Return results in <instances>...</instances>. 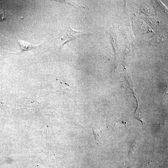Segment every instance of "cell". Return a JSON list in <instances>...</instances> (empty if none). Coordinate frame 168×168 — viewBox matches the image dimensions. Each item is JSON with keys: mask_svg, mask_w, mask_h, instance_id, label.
<instances>
[{"mask_svg": "<svg viewBox=\"0 0 168 168\" xmlns=\"http://www.w3.org/2000/svg\"><path fill=\"white\" fill-rule=\"evenodd\" d=\"M1 41L0 40V45H1Z\"/></svg>", "mask_w": 168, "mask_h": 168, "instance_id": "4", "label": "cell"}, {"mask_svg": "<svg viewBox=\"0 0 168 168\" xmlns=\"http://www.w3.org/2000/svg\"><path fill=\"white\" fill-rule=\"evenodd\" d=\"M85 34H86L82 32L73 30L69 26L67 29L66 33L62 39L63 43L61 46H63L65 44L68 42Z\"/></svg>", "mask_w": 168, "mask_h": 168, "instance_id": "1", "label": "cell"}, {"mask_svg": "<svg viewBox=\"0 0 168 168\" xmlns=\"http://www.w3.org/2000/svg\"><path fill=\"white\" fill-rule=\"evenodd\" d=\"M18 42L20 43L21 49L24 51L29 50L40 45L39 44L35 45L20 40H18Z\"/></svg>", "mask_w": 168, "mask_h": 168, "instance_id": "2", "label": "cell"}, {"mask_svg": "<svg viewBox=\"0 0 168 168\" xmlns=\"http://www.w3.org/2000/svg\"><path fill=\"white\" fill-rule=\"evenodd\" d=\"M6 14L1 9H0V21H3L6 18Z\"/></svg>", "mask_w": 168, "mask_h": 168, "instance_id": "3", "label": "cell"}]
</instances>
